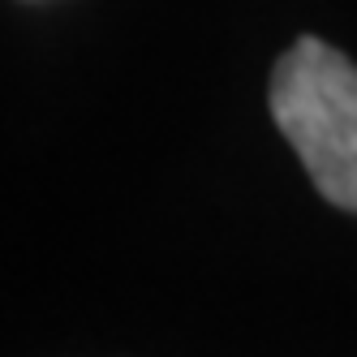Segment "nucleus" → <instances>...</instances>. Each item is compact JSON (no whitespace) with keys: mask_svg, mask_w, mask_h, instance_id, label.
<instances>
[{"mask_svg":"<svg viewBox=\"0 0 357 357\" xmlns=\"http://www.w3.org/2000/svg\"><path fill=\"white\" fill-rule=\"evenodd\" d=\"M271 116L327 202L357 211V65L297 39L271 73Z\"/></svg>","mask_w":357,"mask_h":357,"instance_id":"nucleus-1","label":"nucleus"}]
</instances>
